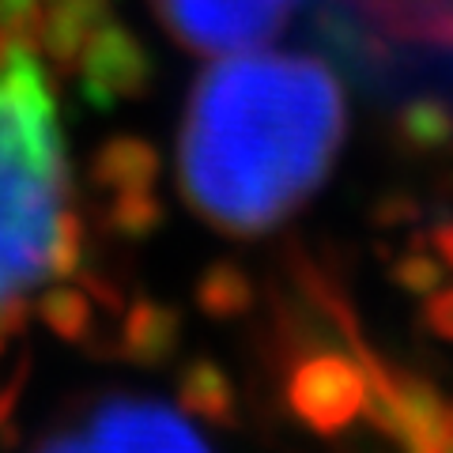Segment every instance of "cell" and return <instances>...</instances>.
<instances>
[{
    "mask_svg": "<svg viewBox=\"0 0 453 453\" xmlns=\"http://www.w3.org/2000/svg\"><path fill=\"white\" fill-rule=\"evenodd\" d=\"M178 401L189 416L204 423H231L234 419V381L216 363L196 359L178 374Z\"/></svg>",
    "mask_w": 453,
    "mask_h": 453,
    "instance_id": "cell-8",
    "label": "cell"
},
{
    "mask_svg": "<svg viewBox=\"0 0 453 453\" xmlns=\"http://www.w3.org/2000/svg\"><path fill=\"white\" fill-rule=\"evenodd\" d=\"M133 68L106 0H0V340L83 261L76 103Z\"/></svg>",
    "mask_w": 453,
    "mask_h": 453,
    "instance_id": "cell-1",
    "label": "cell"
},
{
    "mask_svg": "<svg viewBox=\"0 0 453 453\" xmlns=\"http://www.w3.org/2000/svg\"><path fill=\"white\" fill-rule=\"evenodd\" d=\"M288 404L310 431L340 434L366 412L371 381L356 359L340 351H314L295 363L288 378Z\"/></svg>",
    "mask_w": 453,
    "mask_h": 453,
    "instance_id": "cell-5",
    "label": "cell"
},
{
    "mask_svg": "<svg viewBox=\"0 0 453 453\" xmlns=\"http://www.w3.org/2000/svg\"><path fill=\"white\" fill-rule=\"evenodd\" d=\"M359 16L396 42L453 53V0H359Z\"/></svg>",
    "mask_w": 453,
    "mask_h": 453,
    "instance_id": "cell-6",
    "label": "cell"
},
{
    "mask_svg": "<svg viewBox=\"0 0 453 453\" xmlns=\"http://www.w3.org/2000/svg\"><path fill=\"white\" fill-rule=\"evenodd\" d=\"M303 0H151L155 16L181 46L204 57H231L268 46Z\"/></svg>",
    "mask_w": 453,
    "mask_h": 453,
    "instance_id": "cell-3",
    "label": "cell"
},
{
    "mask_svg": "<svg viewBox=\"0 0 453 453\" xmlns=\"http://www.w3.org/2000/svg\"><path fill=\"white\" fill-rule=\"evenodd\" d=\"M178 340H181V321L174 310H166L159 303H136L121 325L125 359L140 366L166 363L178 351Z\"/></svg>",
    "mask_w": 453,
    "mask_h": 453,
    "instance_id": "cell-7",
    "label": "cell"
},
{
    "mask_svg": "<svg viewBox=\"0 0 453 453\" xmlns=\"http://www.w3.org/2000/svg\"><path fill=\"white\" fill-rule=\"evenodd\" d=\"M344 136L348 95L321 57H211L181 113V196L223 234L276 231L329 181Z\"/></svg>",
    "mask_w": 453,
    "mask_h": 453,
    "instance_id": "cell-2",
    "label": "cell"
},
{
    "mask_svg": "<svg viewBox=\"0 0 453 453\" xmlns=\"http://www.w3.org/2000/svg\"><path fill=\"white\" fill-rule=\"evenodd\" d=\"M35 318L53 336L80 344L95 325V299L83 288H76V283H57V288L42 291V299L35 303Z\"/></svg>",
    "mask_w": 453,
    "mask_h": 453,
    "instance_id": "cell-9",
    "label": "cell"
},
{
    "mask_svg": "<svg viewBox=\"0 0 453 453\" xmlns=\"http://www.w3.org/2000/svg\"><path fill=\"white\" fill-rule=\"evenodd\" d=\"M201 303L208 314L216 318H234L250 306V283L234 273V268H216L204 283H201Z\"/></svg>",
    "mask_w": 453,
    "mask_h": 453,
    "instance_id": "cell-10",
    "label": "cell"
},
{
    "mask_svg": "<svg viewBox=\"0 0 453 453\" xmlns=\"http://www.w3.org/2000/svg\"><path fill=\"white\" fill-rule=\"evenodd\" d=\"M38 453H211L186 416L155 401H106Z\"/></svg>",
    "mask_w": 453,
    "mask_h": 453,
    "instance_id": "cell-4",
    "label": "cell"
}]
</instances>
